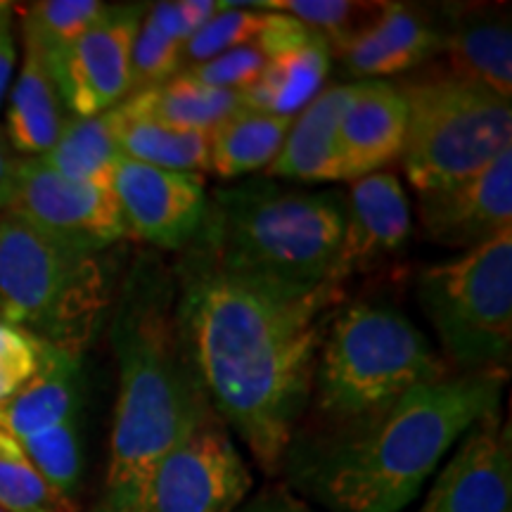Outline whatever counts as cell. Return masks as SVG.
Segmentation results:
<instances>
[{"mask_svg":"<svg viewBox=\"0 0 512 512\" xmlns=\"http://www.w3.org/2000/svg\"><path fill=\"white\" fill-rule=\"evenodd\" d=\"M292 119L240 110L209 133V171L223 181L266 171L280 155Z\"/></svg>","mask_w":512,"mask_h":512,"instance_id":"d4e9b609","label":"cell"},{"mask_svg":"<svg viewBox=\"0 0 512 512\" xmlns=\"http://www.w3.org/2000/svg\"><path fill=\"white\" fill-rule=\"evenodd\" d=\"M512 448L501 411L486 415L460 439L418 512H510Z\"/></svg>","mask_w":512,"mask_h":512,"instance_id":"5bb4252c","label":"cell"},{"mask_svg":"<svg viewBox=\"0 0 512 512\" xmlns=\"http://www.w3.org/2000/svg\"><path fill=\"white\" fill-rule=\"evenodd\" d=\"M0 508L8 512H76L38 470L19 444L0 432Z\"/></svg>","mask_w":512,"mask_h":512,"instance_id":"f546056e","label":"cell"},{"mask_svg":"<svg viewBox=\"0 0 512 512\" xmlns=\"http://www.w3.org/2000/svg\"><path fill=\"white\" fill-rule=\"evenodd\" d=\"M344 233L330 283L344 285L351 275L368 271L411 240L413 214L406 190L392 171H375L351 181Z\"/></svg>","mask_w":512,"mask_h":512,"instance_id":"9a60e30c","label":"cell"},{"mask_svg":"<svg viewBox=\"0 0 512 512\" xmlns=\"http://www.w3.org/2000/svg\"><path fill=\"white\" fill-rule=\"evenodd\" d=\"M17 5L8 3V0H0V27H8L12 24V17H15Z\"/></svg>","mask_w":512,"mask_h":512,"instance_id":"74e56055","label":"cell"},{"mask_svg":"<svg viewBox=\"0 0 512 512\" xmlns=\"http://www.w3.org/2000/svg\"><path fill=\"white\" fill-rule=\"evenodd\" d=\"M418 302L446 358L463 373L508 370L512 356V228L418 278Z\"/></svg>","mask_w":512,"mask_h":512,"instance_id":"ba28073f","label":"cell"},{"mask_svg":"<svg viewBox=\"0 0 512 512\" xmlns=\"http://www.w3.org/2000/svg\"><path fill=\"white\" fill-rule=\"evenodd\" d=\"M354 83L328 86L292 119L280 155L264 171V178L299 183H335L344 178L339 150V119Z\"/></svg>","mask_w":512,"mask_h":512,"instance_id":"ac0fdd59","label":"cell"},{"mask_svg":"<svg viewBox=\"0 0 512 512\" xmlns=\"http://www.w3.org/2000/svg\"><path fill=\"white\" fill-rule=\"evenodd\" d=\"M444 377L448 363L418 325L392 306L356 302L337 309L325 330L313 396L325 418L347 425Z\"/></svg>","mask_w":512,"mask_h":512,"instance_id":"8992f818","label":"cell"},{"mask_svg":"<svg viewBox=\"0 0 512 512\" xmlns=\"http://www.w3.org/2000/svg\"><path fill=\"white\" fill-rule=\"evenodd\" d=\"M223 0H164L147 5L131 55V93L159 86L183 72V53L190 36L202 29Z\"/></svg>","mask_w":512,"mask_h":512,"instance_id":"ffe728a7","label":"cell"},{"mask_svg":"<svg viewBox=\"0 0 512 512\" xmlns=\"http://www.w3.org/2000/svg\"><path fill=\"white\" fill-rule=\"evenodd\" d=\"M15 64H17L15 31H12V24H8V27H0V107H3V100L8 98L10 93V81H12V74H15Z\"/></svg>","mask_w":512,"mask_h":512,"instance_id":"8d00e7d4","label":"cell"},{"mask_svg":"<svg viewBox=\"0 0 512 512\" xmlns=\"http://www.w3.org/2000/svg\"><path fill=\"white\" fill-rule=\"evenodd\" d=\"M406 140V102L392 81H358L339 119L344 178L384 171L399 162Z\"/></svg>","mask_w":512,"mask_h":512,"instance_id":"e0dca14e","label":"cell"},{"mask_svg":"<svg viewBox=\"0 0 512 512\" xmlns=\"http://www.w3.org/2000/svg\"><path fill=\"white\" fill-rule=\"evenodd\" d=\"M8 211L50 238L91 252H110L126 238L112 188L74 181L38 159L19 162L15 197Z\"/></svg>","mask_w":512,"mask_h":512,"instance_id":"8fae6325","label":"cell"},{"mask_svg":"<svg viewBox=\"0 0 512 512\" xmlns=\"http://www.w3.org/2000/svg\"><path fill=\"white\" fill-rule=\"evenodd\" d=\"M399 91L406 102L399 162L418 195L477 176L512 147V105L501 95L451 74L420 76Z\"/></svg>","mask_w":512,"mask_h":512,"instance_id":"52a82bcc","label":"cell"},{"mask_svg":"<svg viewBox=\"0 0 512 512\" xmlns=\"http://www.w3.org/2000/svg\"><path fill=\"white\" fill-rule=\"evenodd\" d=\"M145 3L105 5L102 15L46 62L72 117H98L131 95V55Z\"/></svg>","mask_w":512,"mask_h":512,"instance_id":"30bf717a","label":"cell"},{"mask_svg":"<svg viewBox=\"0 0 512 512\" xmlns=\"http://www.w3.org/2000/svg\"><path fill=\"white\" fill-rule=\"evenodd\" d=\"M425 235L441 247L475 249L512 228V147L451 188L418 195Z\"/></svg>","mask_w":512,"mask_h":512,"instance_id":"4fadbf2b","label":"cell"},{"mask_svg":"<svg viewBox=\"0 0 512 512\" xmlns=\"http://www.w3.org/2000/svg\"><path fill=\"white\" fill-rule=\"evenodd\" d=\"M36 159L74 181L112 188L114 171L124 159L114 136L112 110L98 117H69L57 143Z\"/></svg>","mask_w":512,"mask_h":512,"instance_id":"4316f807","label":"cell"},{"mask_svg":"<svg viewBox=\"0 0 512 512\" xmlns=\"http://www.w3.org/2000/svg\"><path fill=\"white\" fill-rule=\"evenodd\" d=\"M252 486L245 458L216 418L166 453L131 512H233Z\"/></svg>","mask_w":512,"mask_h":512,"instance_id":"9c48e42d","label":"cell"},{"mask_svg":"<svg viewBox=\"0 0 512 512\" xmlns=\"http://www.w3.org/2000/svg\"><path fill=\"white\" fill-rule=\"evenodd\" d=\"M48 351L50 344L0 318V403L34 380Z\"/></svg>","mask_w":512,"mask_h":512,"instance_id":"d6a6232c","label":"cell"},{"mask_svg":"<svg viewBox=\"0 0 512 512\" xmlns=\"http://www.w3.org/2000/svg\"><path fill=\"white\" fill-rule=\"evenodd\" d=\"M176 316L211 411L275 475L313 399V373L344 285H287L181 252Z\"/></svg>","mask_w":512,"mask_h":512,"instance_id":"6da1fadb","label":"cell"},{"mask_svg":"<svg viewBox=\"0 0 512 512\" xmlns=\"http://www.w3.org/2000/svg\"><path fill=\"white\" fill-rule=\"evenodd\" d=\"M110 342L119 368L110 463L86 512H131L166 453L216 420L178 328L174 268L157 256L138 254L121 275Z\"/></svg>","mask_w":512,"mask_h":512,"instance_id":"7a4b0ae2","label":"cell"},{"mask_svg":"<svg viewBox=\"0 0 512 512\" xmlns=\"http://www.w3.org/2000/svg\"><path fill=\"white\" fill-rule=\"evenodd\" d=\"M264 67L266 57L259 53V48L242 46L211 57V60L202 64H195V67L183 69V72H188L192 79L207 83L211 88L245 93L247 88L259 79Z\"/></svg>","mask_w":512,"mask_h":512,"instance_id":"836d02e7","label":"cell"},{"mask_svg":"<svg viewBox=\"0 0 512 512\" xmlns=\"http://www.w3.org/2000/svg\"><path fill=\"white\" fill-rule=\"evenodd\" d=\"M505 375L482 370L420 384L332 437L290 446L283 465L292 489L332 512H401L453 444L501 411Z\"/></svg>","mask_w":512,"mask_h":512,"instance_id":"3957f363","label":"cell"},{"mask_svg":"<svg viewBox=\"0 0 512 512\" xmlns=\"http://www.w3.org/2000/svg\"><path fill=\"white\" fill-rule=\"evenodd\" d=\"M344 214L342 192L247 178L209 192L200 233L183 252L230 273L287 285L330 283Z\"/></svg>","mask_w":512,"mask_h":512,"instance_id":"277c9868","label":"cell"},{"mask_svg":"<svg viewBox=\"0 0 512 512\" xmlns=\"http://www.w3.org/2000/svg\"><path fill=\"white\" fill-rule=\"evenodd\" d=\"M17 444L29 463L36 467L38 475L46 479L64 501L76 505L83 472L79 418L64 420L50 430L19 439Z\"/></svg>","mask_w":512,"mask_h":512,"instance_id":"f1b7e54d","label":"cell"},{"mask_svg":"<svg viewBox=\"0 0 512 512\" xmlns=\"http://www.w3.org/2000/svg\"><path fill=\"white\" fill-rule=\"evenodd\" d=\"M19 162H22V157L12 150L3 126H0V214L10 209L12 197H15Z\"/></svg>","mask_w":512,"mask_h":512,"instance_id":"d590c367","label":"cell"},{"mask_svg":"<svg viewBox=\"0 0 512 512\" xmlns=\"http://www.w3.org/2000/svg\"><path fill=\"white\" fill-rule=\"evenodd\" d=\"M126 235L164 252H183L195 242L207 214L202 174L155 169L121 159L112 178Z\"/></svg>","mask_w":512,"mask_h":512,"instance_id":"7c38bea8","label":"cell"},{"mask_svg":"<svg viewBox=\"0 0 512 512\" xmlns=\"http://www.w3.org/2000/svg\"><path fill=\"white\" fill-rule=\"evenodd\" d=\"M105 5L100 0H38L24 8L19 5L24 48L34 50L43 62L53 60L91 27Z\"/></svg>","mask_w":512,"mask_h":512,"instance_id":"83f0119b","label":"cell"},{"mask_svg":"<svg viewBox=\"0 0 512 512\" xmlns=\"http://www.w3.org/2000/svg\"><path fill=\"white\" fill-rule=\"evenodd\" d=\"M330 64L328 41L311 31L302 43L268 57L259 79L242 93L247 107L273 117L294 119L323 91Z\"/></svg>","mask_w":512,"mask_h":512,"instance_id":"603a6c76","label":"cell"},{"mask_svg":"<svg viewBox=\"0 0 512 512\" xmlns=\"http://www.w3.org/2000/svg\"><path fill=\"white\" fill-rule=\"evenodd\" d=\"M72 114L64 107L53 74L34 50L24 48V62L8 93L5 136L22 159L46 155L62 136Z\"/></svg>","mask_w":512,"mask_h":512,"instance_id":"7402d4cb","label":"cell"},{"mask_svg":"<svg viewBox=\"0 0 512 512\" xmlns=\"http://www.w3.org/2000/svg\"><path fill=\"white\" fill-rule=\"evenodd\" d=\"M114 136L126 159L155 166V169L178 171V174H202L209 171V133L183 131L150 119H138L112 110Z\"/></svg>","mask_w":512,"mask_h":512,"instance_id":"484cf974","label":"cell"},{"mask_svg":"<svg viewBox=\"0 0 512 512\" xmlns=\"http://www.w3.org/2000/svg\"><path fill=\"white\" fill-rule=\"evenodd\" d=\"M444 50V24L427 8L411 3H380L363 29L332 50L344 72L361 81H384L406 74Z\"/></svg>","mask_w":512,"mask_h":512,"instance_id":"2e32d148","label":"cell"},{"mask_svg":"<svg viewBox=\"0 0 512 512\" xmlns=\"http://www.w3.org/2000/svg\"><path fill=\"white\" fill-rule=\"evenodd\" d=\"M446 74L510 100L512 29L508 12L489 8L444 10Z\"/></svg>","mask_w":512,"mask_h":512,"instance_id":"d6986e66","label":"cell"},{"mask_svg":"<svg viewBox=\"0 0 512 512\" xmlns=\"http://www.w3.org/2000/svg\"><path fill=\"white\" fill-rule=\"evenodd\" d=\"M83 358L50 347L46 363L29 384L0 403V432L15 441L31 437L64 420L79 418Z\"/></svg>","mask_w":512,"mask_h":512,"instance_id":"44dd1931","label":"cell"},{"mask_svg":"<svg viewBox=\"0 0 512 512\" xmlns=\"http://www.w3.org/2000/svg\"><path fill=\"white\" fill-rule=\"evenodd\" d=\"M245 107L247 102L242 93L211 88L207 83L192 79L188 72H178L159 86L131 93L121 102L119 110L171 128L211 133Z\"/></svg>","mask_w":512,"mask_h":512,"instance_id":"cb8c5ba5","label":"cell"},{"mask_svg":"<svg viewBox=\"0 0 512 512\" xmlns=\"http://www.w3.org/2000/svg\"><path fill=\"white\" fill-rule=\"evenodd\" d=\"M256 10L283 12L302 22L313 34L328 41L330 53L375 17L380 3H349V0H256Z\"/></svg>","mask_w":512,"mask_h":512,"instance_id":"4dcf8cb0","label":"cell"},{"mask_svg":"<svg viewBox=\"0 0 512 512\" xmlns=\"http://www.w3.org/2000/svg\"><path fill=\"white\" fill-rule=\"evenodd\" d=\"M264 22L266 10H256L252 3L226 0V10L216 12L202 29L190 36L183 53V69L207 62L228 50L252 46Z\"/></svg>","mask_w":512,"mask_h":512,"instance_id":"1f68e13d","label":"cell"},{"mask_svg":"<svg viewBox=\"0 0 512 512\" xmlns=\"http://www.w3.org/2000/svg\"><path fill=\"white\" fill-rule=\"evenodd\" d=\"M233 512H318L292 494L285 486H268L252 498H245Z\"/></svg>","mask_w":512,"mask_h":512,"instance_id":"e575fe53","label":"cell"},{"mask_svg":"<svg viewBox=\"0 0 512 512\" xmlns=\"http://www.w3.org/2000/svg\"><path fill=\"white\" fill-rule=\"evenodd\" d=\"M110 252L67 245L3 211L0 318L83 358L117 299L121 278Z\"/></svg>","mask_w":512,"mask_h":512,"instance_id":"5b68a950","label":"cell"},{"mask_svg":"<svg viewBox=\"0 0 512 512\" xmlns=\"http://www.w3.org/2000/svg\"><path fill=\"white\" fill-rule=\"evenodd\" d=\"M0 512H8V510H3V508H0Z\"/></svg>","mask_w":512,"mask_h":512,"instance_id":"f35d334b","label":"cell"}]
</instances>
